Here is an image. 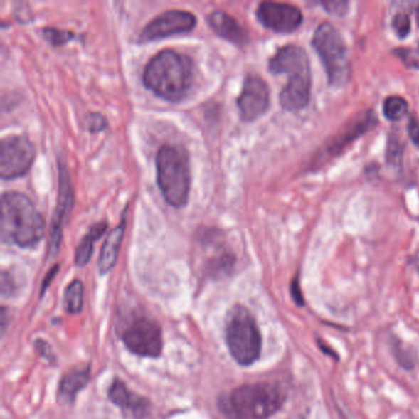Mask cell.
Here are the masks:
<instances>
[{"label": "cell", "instance_id": "3957f363", "mask_svg": "<svg viewBox=\"0 0 419 419\" xmlns=\"http://www.w3.org/2000/svg\"><path fill=\"white\" fill-rule=\"evenodd\" d=\"M285 392L270 383H248L235 388L224 400L221 410L234 419H268L282 408Z\"/></svg>", "mask_w": 419, "mask_h": 419}, {"label": "cell", "instance_id": "2e32d148", "mask_svg": "<svg viewBox=\"0 0 419 419\" xmlns=\"http://www.w3.org/2000/svg\"><path fill=\"white\" fill-rule=\"evenodd\" d=\"M108 397L112 403L122 410H128L135 418H142L148 415L149 401L144 397L138 396L127 388L124 383L116 380L108 390Z\"/></svg>", "mask_w": 419, "mask_h": 419}, {"label": "cell", "instance_id": "4316f807", "mask_svg": "<svg viewBox=\"0 0 419 419\" xmlns=\"http://www.w3.org/2000/svg\"><path fill=\"white\" fill-rule=\"evenodd\" d=\"M85 127L91 133H99L107 127V120L100 113H89L85 118Z\"/></svg>", "mask_w": 419, "mask_h": 419}, {"label": "cell", "instance_id": "cb8c5ba5", "mask_svg": "<svg viewBox=\"0 0 419 419\" xmlns=\"http://www.w3.org/2000/svg\"><path fill=\"white\" fill-rule=\"evenodd\" d=\"M42 35L46 40L50 42L51 45L62 46L65 45L68 42L74 40L75 35L70 31H65V30H57L53 27H46L42 30Z\"/></svg>", "mask_w": 419, "mask_h": 419}, {"label": "cell", "instance_id": "9a60e30c", "mask_svg": "<svg viewBox=\"0 0 419 419\" xmlns=\"http://www.w3.org/2000/svg\"><path fill=\"white\" fill-rule=\"evenodd\" d=\"M310 95L311 73L289 77L288 83L280 91V106L288 112H300L310 102Z\"/></svg>", "mask_w": 419, "mask_h": 419}, {"label": "cell", "instance_id": "f1b7e54d", "mask_svg": "<svg viewBox=\"0 0 419 419\" xmlns=\"http://www.w3.org/2000/svg\"><path fill=\"white\" fill-rule=\"evenodd\" d=\"M290 293H292L294 302H297L299 307H302L304 305V297H302V289H300V284H299L297 278H294L293 282H292Z\"/></svg>", "mask_w": 419, "mask_h": 419}, {"label": "cell", "instance_id": "ac0fdd59", "mask_svg": "<svg viewBox=\"0 0 419 419\" xmlns=\"http://www.w3.org/2000/svg\"><path fill=\"white\" fill-rule=\"evenodd\" d=\"M124 230H126V218H123L121 223L108 233L107 238L105 240L101 248L99 263H97L101 275H106L108 272H111L116 265L122 240L124 236Z\"/></svg>", "mask_w": 419, "mask_h": 419}, {"label": "cell", "instance_id": "484cf974", "mask_svg": "<svg viewBox=\"0 0 419 419\" xmlns=\"http://www.w3.org/2000/svg\"><path fill=\"white\" fill-rule=\"evenodd\" d=\"M321 5L326 13L334 15V16H344L349 9V3L347 0H324Z\"/></svg>", "mask_w": 419, "mask_h": 419}, {"label": "cell", "instance_id": "9c48e42d", "mask_svg": "<svg viewBox=\"0 0 419 419\" xmlns=\"http://www.w3.org/2000/svg\"><path fill=\"white\" fill-rule=\"evenodd\" d=\"M256 16L262 26L277 33H292L302 26V10L288 3L265 1L258 5Z\"/></svg>", "mask_w": 419, "mask_h": 419}, {"label": "cell", "instance_id": "4dcf8cb0", "mask_svg": "<svg viewBox=\"0 0 419 419\" xmlns=\"http://www.w3.org/2000/svg\"><path fill=\"white\" fill-rule=\"evenodd\" d=\"M59 266L58 265H55V266L52 268V270L48 272V275H46L45 280H43V283H42V288H41V294H43L46 292V289L47 287L50 285L51 282L53 280L55 275H57V272H58Z\"/></svg>", "mask_w": 419, "mask_h": 419}, {"label": "cell", "instance_id": "7c38bea8", "mask_svg": "<svg viewBox=\"0 0 419 419\" xmlns=\"http://www.w3.org/2000/svg\"><path fill=\"white\" fill-rule=\"evenodd\" d=\"M238 107L245 122L255 121L265 115L270 107V89L266 81L255 74L245 78Z\"/></svg>", "mask_w": 419, "mask_h": 419}, {"label": "cell", "instance_id": "277c9868", "mask_svg": "<svg viewBox=\"0 0 419 419\" xmlns=\"http://www.w3.org/2000/svg\"><path fill=\"white\" fill-rule=\"evenodd\" d=\"M157 182L164 198L171 207L189 203L191 167L185 149L164 145L157 154Z\"/></svg>", "mask_w": 419, "mask_h": 419}, {"label": "cell", "instance_id": "f546056e", "mask_svg": "<svg viewBox=\"0 0 419 419\" xmlns=\"http://www.w3.org/2000/svg\"><path fill=\"white\" fill-rule=\"evenodd\" d=\"M36 348L41 356H43V358H46L47 361H54V356L52 354V351H51V347L48 346V344H47V343L43 342V341H37Z\"/></svg>", "mask_w": 419, "mask_h": 419}, {"label": "cell", "instance_id": "5b68a950", "mask_svg": "<svg viewBox=\"0 0 419 419\" xmlns=\"http://www.w3.org/2000/svg\"><path fill=\"white\" fill-rule=\"evenodd\" d=\"M311 45L324 64L329 85H347L351 77V58L347 43L337 28L329 21L321 23L316 27Z\"/></svg>", "mask_w": 419, "mask_h": 419}, {"label": "cell", "instance_id": "83f0119b", "mask_svg": "<svg viewBox=\"0 0 419 419\" xmlns=\"http://www.w3.org/2000/svg\"><path fill=\"white\" fill-rule=\"evenodd\" d=\"M407 131L410 135L412 143L419 148V120L415 117V115H412L410 120H408V124H407Z\"/></svg>", "mask_w": 419, "mask_h": 419}, {"label": "cell", "instance_id": "44dd1931", "mask_svg": "<svg viewBox=\"0 0 419 419\" xmlns=\"http://www.w3.org/2000/svg\"><path fill=\"white\" fill-rule=\"evenodd\" d=\"M64 309L69 314H79L84 304V285L80 280H73L64 293Z\"/></svg>", "mask_w": 419, "mask_h": 419}, {"label": "cell", "instance_id": "e0dca14e", "mask_svg": "<svg viewBox=\"0 0 419 419\" xmlns=\"http://www.w3.org/2000/svg\"><path fill=\"white\" fill-rule=\"evenodd\" d=\"M208 23L219 36L235 45H245L248 41V32L229 14L216 10L208 16Z\"/></svg>", "mask_w": 419, "mask_h": 419}, {"label": "cell", "instance_id": "d6986e66", "mask_svg": "<svg viewBox=\"0 0 419 419\" xmlns=\"http://www.w3.org/2000/svg\"><path fill=\"white\" fill-rule=\"evenodd\" d=\"M90 380V369L85 366L83 369H73L67 375H64L62 383L59 385V401L65 405L72 403L78 392L85 388L86 383Z\"/></svg>", "mask_w": 419, "mask_h": 419}, {"label": "cell", "instance_id": "7402d4cb", "mask_svg": "<svg viewBox=\"0 0 419 419\" xmlns=\"http://www.w3.org/2000/svg\"><path fill=\"white\" fill-rule=\"evenodd\" d=\"M383 113L388 121H400L408 113V102L402 96H388L383 101Z\"/></svg>", "mask_w": 419, "mask_h": 419}, {"label": "cell", "instance_id": "603a6c76", "mask_svg": "<svg viewBox=\"0 0 419 419\" xmlns=\"http://www.w3.org/2000/svg\"><path fill=\"white\" fill-rule=\"evenodd\" d=\"M402 153H403V145L398 135L390 134L388 140V148H386V161L391 166L401 167Z\"/></svg>", "mask_w": 419, "mask_h": 419}, {"label": "cell", "instance_id": "30bf717a", "mask_svg": "<svg viewBox=\"0 0 419 419\" xmlns=\"http://www.w3.org/2000/svg\"><path fill=\"white\" fill-rule=\"evenodd\" d=\"M58 198L51 223L50 241H48V256L55 257L60 248L63 236L64 221L72 211L74 204V191H73L70 177L63 164L58 167Z\"/></svg>", "mask_w": 419, "mask_h": 419}, {"label": "cell", "instance_id": "ba28073f", "mask_svg": "<svg viewBox=\"0 0 419 419\" xmlns=\"http://www.w3.org/2000/svg\"><path fill=\"white\" fill-rule=\"evenodd\" d=\"M123 342L135 356L158 358L162 351L161 329L150 320H135L123 334Z\"/></svg>", "mask_w": 419, "mask_h": 419}, {"label": "cell", "instance_id": "8992f818", "mask_svg": "<svg viewBox=\"0 0 419 419\" xmlns=\"http://www.w3.org/2000/svg\"><path fill=\"white\" fill-rule=\"evenodd\" d=\"M226 344L235 361L243 366L253 364L261 356V334L246 307L238 305L230 311L226 320Z\"/></svg>", "mask_w": 419, "mask_h": 419}, {"label": "cell", "instance_id": "ffe728a7", "mask_svg": "<svg viewBox=\"0 0 419 419\" xmlns=\"http://www.w3.org/2000/svg\"><path fill=\"white\" fill-rule=\"evenodd\" d=\"M106 229H107L106 221H101V223L91 226L90 230L83 238L77 248V251H75V265L78 267L86 266L87 262L90 261L92 251H94L95 241L99 240L105 234Z\"/></svg>", "mask_w": 419, "mask_h": 419}, {"label": "cell", "instance_id": "6da1fadb", "mask_svg": "<svg viewBox=\"0 0 419 419\" xmlns=\"http://www.w3.org/2000/svg\"><path fill=\"white\" fill-rule=\"evenodd\" d=\"M144 85L160 99L179 102L185 99L193 83V63L185 54L164 50L145 67Z\"/></svg>", "mask_w": 419, "mask_h": 419}, {"label": "cell", "instance_id": "7a4b0ae2", "mask_svg": "<svg viewBox=\"0 0 419 419\" xmlns=\"http://www.w3.org/2000/svg\"><path fill=\"white\" fill-rule=\"evenodd\" d=\"M1 238L18 248H33L45 234L46 221L27 196L8 191L1 197Z\"/></svg>", "mask_w": 419, "mask_h": 419}, {"label": "cell", "instance_id": "1f68e13d", "mask_svg": "<svg viewBox=\"0 0 419 419\" xmlns=\"http://www.w3.org/2000/svg\"><path fill=\"white\" fill-rule=\"evenodd\" d=\"M417 23H418L419 26V8L417 9Z\"/></svg>", "mask_w": 419, "mask_h": 419}, {"label": "cell", "instance_id": "8fae6325", "mask_svg": "<svg viewBox=\"0 0 419 419\" xmlns=\"http://www.w3.org/2000/svg\"><path fill=\"white\" fill-rule=\"evenodd\" d=\"M197 20L193 14L184 10H167L154 18L144 27L139 36V42L161 40L193 30Z\"/></svg>", "mask_w": 419, "mask_h": 419}, {"label": "cell", "instance_id": "5bb4252c", "mask_svg": "<svg viewBox=\"0 0 419 419\" xmlns=\"http://www.w3.org/2000/svg\"><path fill=\"white\" fill-rule=\"evenodd\" d=\"M268 70L275 75L287 74L289 77L311 73L310 59L300 46H283L270 59Z\"/></svg>", "mask_w": 419, "mask_h": 419}, {"label": "cell", "instance_id": "52a82bcc", "mask_svg": "<svg viewBox=\"0 0 419 419\" xmlns=\"http://www.w3.org/2000/svg\"><path fill=\"white\" fill-rule=\"evenodd\" d=\"M36 149L23 135H8L0 144V175L14 180L30 171L35 161Z\"/></svg>", "mask_w": 419, "mask_h": 419}, {"label": "cell", "instance_id": "d4e9b609", "mask_svg": "<svg viewBox=\"0 0 419 419\" xmlns=\"http://www.w3.org/2000/svg\"><path fill=\"white\" fill-rule=\"evenodd\" d=\"M392 28L400 38H405L410 33V18L408 14L396 13L392 18Z\"/></svg>", "mask_w": 419, "mask_h": 419}, {"label": "cell", "instance_id": "4fadbf2b", "mask_svg": "<svg viewBox=\"0 0 419 419\" xmlns=\"http://www.w3.org/2000/svg\"><path fill=\"white\" fill-rule=\"evenodd\" d=\"M378 126V118L373 110H364L356 113V116L347 122L346 126L338 131L324 147V158H336L342 153L343 149L351 144L354 140L365 134L366 132L374 129Z\"/></svg>", "mask_w": 419, "mask_h": 419}]
</instances>
